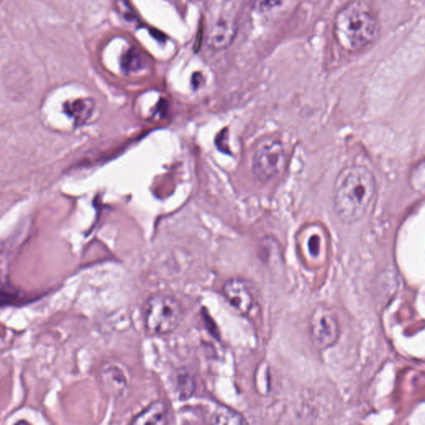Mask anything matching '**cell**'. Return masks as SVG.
I'll list each match as a JSON object with an SVG mask.
<instances>
[{"label":"cell","instance_id":"obj_8","mask_svg":"<svg viewBox=\"0 0 425 425\" xmlns=\"http://www.w3.org/2000/svg\"><path fill=\"white\" fill-rule=\"evenodd\" d=\"M237 33V26L233 20L221 18L215 22L209 30L207 43L214 51H221L234 42Z\"/></svg>","mask_w":425,"mask_h":425},{"label":"cell","instance_id":"obj_13","mask_svg":"<svg viewBox=\"0 0 425 425\" xmlns=\"http://www.w3.org/2000/svg\"><path fill=\"white\" fill-rule=\"evenodd\" d=\"M146 60L143 54L136 48H131L123 55L122 68L126 73H137L143 69Z\"/></svg>","mask_w":425,"mask_h":425},{"label":"cell","instance_id":"obj_12","mask_svg":"<svg viewBox=\"0 0 425 425\" xmlns=\"http://www.w3.org/2000/svg\"><path fill=\"white\" fill-rule=\"evenodd\" d=\"M213 424L240 425L247 424L245 419L239 413L226 406H219L213 413L211 417Z\"/></svg>","mask_w":425,"mask_h":425},{"label":"cell","instance_id":"obj_4","mask_svg":"<svg viewBox=\"0 0 425 425\" xmlns=\"http://www.w3.org/2000/svg\"><path fill=\"white\" fill-rule=\"evenodd\" d=\"M284 162L285 151L282 142L276 139L265 140L253 154V176L262 182L271 181L281 171Z\"/></svg>","mask_w":425,"mask_h":425},{"label":"cell","instance_id":"obj_9","mask_svg":"<svg viewBox=\"0 0 425 425\" xmlns=\"http://www.w3.org/2000/svg\"><path fill=\"white\" fill-rule=\"evenodd\" d=\"M168 422V411L166 404L162 402H154L138 414L132 419L135 425H163Z\"/></svg>","mask_w":425,"mask_h":425},{"label":"cell","instance_id":"obj_5","mask_svg":"<svg viewBox=\"0 0 425 425\" xmlns=\"http://www.w3.org/2000/svg\"><path fill=\"white\" fill-rule=\"evenodd\" d=\"M310 332L314 346L324 350L333 346L339 337V325L331 310L318 307L310 320Z\"/></svg>","mask_w":425,"mask_h":425},{"label":"cell","instance_id":"obj_11","mask_svg":"<svg viewBox=\"0 0 425 425\" xmlns=\"http://www.w3.org/2000/svg\"><path fill=\"white\" fill-rule=\"evenodd\" d=\"M31 302L33 298H28L19 289L8 283L0 285V307L21 306Z\"/></svg>","mask_w":425,"mask_h":425},{"label":"cell","instance_id":"obj_16","mask_svg":"<svg viewBox=\"0 0 425 425\" xmlns=\"http://www.w3.org/2000/svg\"><path fill=\"white\" fill-rule=\"evenodd\" d=\"M0 251H1V247H0Z\"/></svg>","mask_w":425,"mask_h":425},{"label":"cell","instance_id":"obj_10","mask_svg":"<svg viewBox=\"0 0 425 425\" xmlns=\"http://www.w3.org/2000/svg\"><path fill=\"white\" fill-rule=\"evenodd\" d=\"M174 391L181 401H187L196 392V382L191 373L182 369L174 374L172 379Z\"/></svg>","mask_w":425,"mask_h":425},{"label":"cell","instance_id":"obj_3","mask_svg":"<svg viewBox=\"0 0 425 425\" xmlns=\"http://www.w3.org/2000/svg\"><path fill=\"white\" fill-rule=\"evenodd\" d=\"M183 314L182 304L178 300L167 294H154L145 303V330L149 336H166L181 325Z\"/></svg>","mask_w":425,"mask_h":425},{"label":"cell","instance_id":"obj_14","mask_svg":"<svg viewBox=\"0 0 425 425\" xmlns=\"http://www.w3.org/2000/svg\"><path fill=\"white\" fill-rule=\"evenodd\" d=\"M91 109V104L85 101L75 102L66 108L68 113L79 122L87 119Z\"/></svg>","mask_w":425,"mask_h":425},{"label":"cell","instance_id":"obj_2","mask_svg":"<svg viewBox=\"0 0 425 425\" xmlns=\"http://www.w3.org/2000/svg\"><path fill=\"white\" fill-rule=\"evenodd\" d=\"M333 32L345 51L357 53L377 41L381 24L366 1L353 0L339 10L334 19Z\"/></svg>","mask_w":425,"mask_h":425},{"label":"cell","instance_id":"obj_6","mask_svg":"<svg viewBox=\"0 0 425 425\" xmlns=\"http://www.w3.org/2000/svg\"><path fill=\"white\" fill-rule=\"evenodd\" d=\"M223 295L230 306L243 315L251 311L254 298L248 283L242 279H230L224 283Z\"/></svg>","mask_w":425,"mask_h":425},{"label":"cell","instance_id":"obj_1","mask_svg":"<svg viewBox=\"0 0 425 425\" xmlns=\"http://www.w3.org/2000/svg\"><path fill=\"white\" fill-rule=\"evenodd\" d=\"M376 193V178L368 168L359 164L345 167L333 184L334 212L344 223H356L366 215Z\"/></svg>","mask_w":425,"mask_h":425},{"label":"cell","instance_id":"obj_7","mask_svg":"<svg viewBox=\"0 0 425 425\" xmlns=\"http://www.w3.org/2000/svg\"><path fill=\"white\" fill-rule=\"evenodd\" d=\"M129 378L127 369L122 364L108 362L103 369L102 386L108 397L119 398L127 392L130 386Z\"/></svg>","mask_w":425,"mask_h":425},{"label":"cell","instance_id":"obj_15","mask_svg":"<svg viewBox=\"0 0 425 425\" xmlns=\"http://www.w3.org/2000/svg\"><path fill=\"white\" fill-rule=\"evenodd\" d=\"M284 0H255V8L261 13L269 12L283 3Z\"/></svg>","mask_w":425,"mask_h":425}]
</instances>
